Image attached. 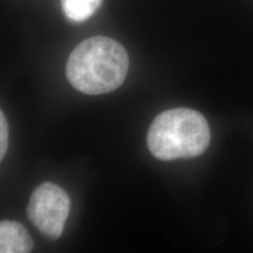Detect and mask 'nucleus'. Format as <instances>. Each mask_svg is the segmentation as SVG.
Returning a JSON list of instances; mask_svg holds the SVG:
<instances>
[{
  "instance_id": "f257e3e1",
  "label": "nucleus",
  "mask_w": 253,
  "mask_h": 253,
  "mask_svg": "<svg viewBox=\"0 0 253 253\" xmlns=\"http://www.w3.org/2000/svg\"><path fill=\"white\" fill-rule=\"evenodd\" d=\"M128 68V54L121 43L112 38L93 37L73 49L66 74L75 89L100 95L118 89L126 80Z\"/></svg>"
},
{
  "instance_id": "f03ea898",
  "label": "nucleus",
  "mask_w": 253,
  "mask_h": 253,
  "mask_svg": "<svg viewBox=\"0 0 253 253\" xmlns=\"http://www.w3.org/2000/svg\"><path fill=\"white\" fill-rule=\"evenodd\" d=\"M210 126L201 113L173 108L156 116L148 130V148L161 161L192 158L208 149Z\"/></svg>"
},
{
  "instance_id": "7ed1b4c3",
  "label": "nucleus",
  "mask_w": 253,
  "mask_h": 253,
  "mask_svg": "<svg viewBox=\"0 0 253 253\" xmlns=\"http://www.w3.org/2000/svg\"><path fill=\"white\" fill-rule=\"evenodd\" d=\"M71 209L68 195L59 185L45 182L31 195L27 216L34 226L49 239H59Z\"/></svg>"
},
{
  "instance_id": "20e7f679",
  "label": "nucleus",
  "mask_w": 253,
  "mask_h": 253,
  "mask_svg": "<svg viewBox=\"0 0 253 253\" xmlns=\"http://www.w3.org/2000/svg\"><path fill=\"white\" fill-rule=\"evenodd\" d=\"M32 249L33 240L20 223L0 221V253H27Z\"/></svg>"
},
{
  "instance_id": "39448f33",
  "label": "nucleus",
  "mask_w": 253,
  "mask_h": 253,
  "mask_svg": "<svg viewBox=\"0 0 253 253\" xmlns=\"http://www.w3.org/2000/svg\"><path fill=\"white\" fill-rule=\"evenodd\" d=\"M102 0H61L63 13L69 20L82 23L95 13Z\"/></svg>"
},
{
  "instance_id": "423d86ee",
  "label": "nucleus",
  "mask_w": 253,
  "mask_h": 253,
  "mask_svg": "<svg viewBox=\"0 0 253 253\" xmlns=\"http://www.w3.org/2000/svg\"><path fill=\"white\" fill-rule=\"evenodd\" d=\"M8 144V126L4 113L0 110V162L7 151Z\"/></svg>"
}]
</instances>
